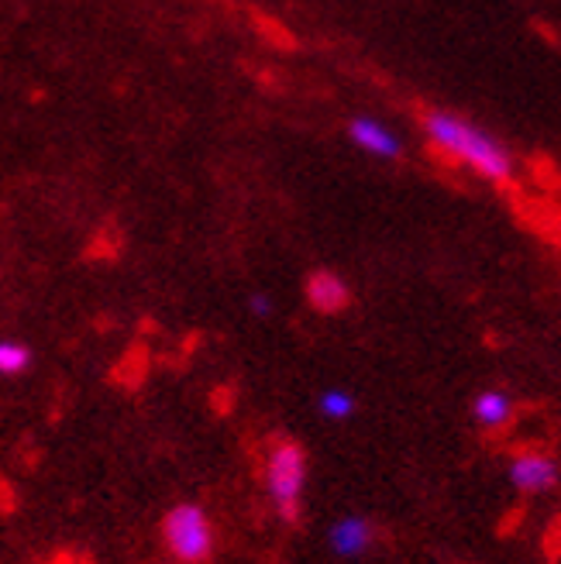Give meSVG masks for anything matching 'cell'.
<instances>
[{"label": "cell", "mask_w": 561, "mask_h": 564, "mask_svg": "<svg viewBox=\"0 0 561 564\" xmlns=\"http://www.w3.org/2000/svg\"><path fill=\"white\" fill-rule=\"evenodd\" d=\"M472 413H475V420L483 423V427L499 431V427H507V423L514 420V400L507 397V392H499V389H486V392L475 397Z\"/></svg>", "instance_id": "8"}, {"label": "cell", "mask_w": 561, "mask_h": 564, "mask_svg": "<svg viewBox=\"0 0 561 564\" xmlns=\"http://www.w3.org/2000/svg\"><path fill=\"white\" fill-rule=\"evenodd\" d=\"M348 134L358 149H366L373 155H382V159H397L400 155V138L386 131L379 121H369V118H355L348 124Z\"/></svg>", "instance_id": "7"}, {"label": "cell", "mask_w": 561, "mask_h": 564, "mask_svg": "<svg viewBox=\"0 0 561 564\" xmlns=\"http://www.w3.org/2000/svg\"><path fill=\"white\" fill-rule=\"evenodd\" d=\"M162 547L180 564H207L217 547V530L201 502H176L159 523Z\"/></svg>", "instance_id": "3"}, {"label": "cell", "mask_w": 561, "mask_h": 564, "mask_svg": "<svg viewBox=\"0 0 561 564\" xmlns=\"http://www.w3.org/2000/svg\"><path fill=\"white\" fill-rule=\"evenodd\" d=\"M317 406H321V413L327 420H348L355 413V400L348 397V392H342V389H327Z\"/></svg>", "instance_id": "10"}, {"label": "cell", "mask_w": 561, "mask_h": 564, "mask_svg": "<svg viewBox=\"0 0 561 564\" xmlns=\"http://www.w3.org/2000/svg\"><path fill=\"white\" fill-rule=\"evenodd\" d=\"M373 544H376V523L358 513L342 517L327 530V547L338 557H362Z\"/></svg>", "instance_id": "5"}, {"label": "cell", "mask_w": 561, "mask_h": 564, "mask_svg": "<svg viewBox=\"0 0 561 564\" xmlns=\"http://www.w3.org/2000/svg\"><path fill=\"white\" fill-rule=\"evenodd\" d=\"M32 365V351L18 341H0V376H21Z\"/></svg>", "instance_id": "9"}, {"label": "cell", "mask_w": 561, "mask_h": 564, "mask_svg": "<svg viewBox=\"0 0 561 564\" xmlns=\"http://www.w3.org/2000/svg\"><path fill=\"white\" fill-rule=\"evenodd\" d=\"M248 306H251V314H259V317H266V314H269V300H266L262 293L251 296V300H248Z\"/></svg>", "instance_id": "11"}, {"label": "cell", "mask_w": 561, "mask_h": 564, "mask_svg": "<svg viewBox=\"0 0 561 564\" xmlns=\"http://www.w3.org/2000/svg\"><path fill=\"white\" fill-rule=\"evenodd\" d=\"M510 482L520 492H548L558 486V462L544 451H524L510 462Z\"/></svg>", "instance_id": "4"}, {"label": "cell", "mask_w": 561, "mask_h": 564, "mask_svg": "<svg viewBox=\"0 0 561 564\" xmlns=\"http://www.w3.org/2000/svg\"><path fill=\"white\" fill-rule=\"evenodd\" d=\"M306 486V451L293 437H276L266 455V492L283 523H300Z\"/></svg>", "instance_id": "2"}, {"label": "cell", "mask_w": 561, "mask_h": 564, "mask_svg": "<svg viewBox=\"0 0 561 564\" xmlns=\"http://www.w3.org/2000/svg\"><path fill=\"white\" fill-rule=\"evenodd\" d=\"M424 131H428L434 149H441L447 159L468 165L472 173H479L493 183H507L514 176L510 152L503 149L493 134H486L483 128H475L455 115H444V110H428Z\"/></svg>", "instance_id": "1"}, {"label": "cell", "mask_w": 561, "mask_h": 564, "mask_svg": "<svg viewBox=\"0 0 561 564\" xmlns=\"http://www.w3.org/2000/svg\"><path fill=\"white\" fill-rule=\"evenodd\" d=\"M306 303H311L317 314H342L352 303V290L338 272L321 269L306 279Z\"/></svg>", "instance_id": "6"}]
</instances>
